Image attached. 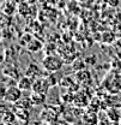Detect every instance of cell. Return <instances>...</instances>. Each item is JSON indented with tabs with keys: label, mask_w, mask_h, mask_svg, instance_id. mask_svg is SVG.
Segmentation results:
<instances>
[{
	"label": "cell",
	"mask_w": 121,
	"mask_h": 125,
	"mask_svg": "<svg viewBox=\"0 0 121 125\" xmlns=\"http://www.w3.org/2000/svg\"><path fill=\"white\" fill-rule=\"evenodd\" d=\"M49 87H50V83H49L48 78L38 77L32 83V90H34V93L46 94Z\"/></svg>",
	"instance_id": "2"
},
{
	"label": "cell",
	"mask_w": 121,
	"mask_h": 125,
	"mask_svg": "<svg viewBox=\"0 0 121 125\" xmlns=\"http://www.w3.org/2000/svg\"><path fill=\"white\" fill-rule=\"evenodd\" d=\"M32 78H30L29 76H24V77L19 78L17 82V87L22 90H29L30 88H32Z\"/></svg>",
	"instance_id": "4"
},
{
	"label": "cell",
	"mask_w": 121,
	"mask_h": 125,
	"mask_svg": "<svg viewBox=\"0 0 121 125\" xmlns=\"http://www.w3.org/2000/svg\"><path fill=\"white\" fill-rule=\"evenodd\" d=\"M62 64H64V62H62L61 59L56 58V57H53V55L46 57L45 59H43V62H42L43 67H45L46 70L50 71V72H54V71L60 70Z\"/></svg>",
	"instance_id": "1"
},
{
	"label": "cell",
	"mask_w": 121,
	"mask_h": 125,
	"mask_svg": "<svg viewBox=\"0 0 121 125\" xmlns=\"http://www.w3.org/2000/svg\"><path fill=\"white\" fill-rule=\"evenodd\" d=\"M41 75V70L38 69V66H36L35 64H31L28 66V70H27V76H29L30 78H36L37 76Z\"/></svg>",
	"instance_id": "5"
},
{
	"label": "cell",
	"mask_w": 121,
	"mask_h": 125,
	"mask_svg": "<svg viewBox=\"0 0 121 125\" xmlns=\"http://www.w3.org/2000/svg\"><path fill=\"white\" fill-rule=\"evenodd\" d=\"M27 47H28V49H30L32 52H36V51H40L41 49L42 43L38 40H36V39H31L30 41L27 43Z\"/></svg>",
	"instance_id": "7"
},
{
	"label": "cell",
	"mask_w": 121,
	"mask_h": 125,
	"mask_svg": "<svg viewBox=\"0 0 121 125\" xmlns=\"http://www.w3.org/2000/svg\"><path fill=\"white\" fill-rule=\"evenodd\" d=\"M31 104L32 105H42L46 101V94H41V93H34L32 96L30 97Z\"/></svg>",
	"instance_id": "6"
},
{
	"label": "cell",
	"mask_w": 121,
	"mask_h": 125,
	"mask_svg": "<svg viewBox=\"0 0 121 125\" xmlns=\"http://www.w3.org/2000/svg\"><path fill=\"white\" fill-rule=\"evenodd\" d=\"M2 97L10 102H17L19 99H22V89H19L17 85L11 87V88H9L7 93H5Z\"/></svg>",
	"instance_id": "3"
}]
</instances>
